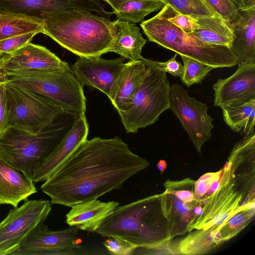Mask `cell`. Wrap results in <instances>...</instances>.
Here are the masks:
<instances>
[{
  "mask_svg": "<svg viewBox=\"0 0 255 255\" xmlns=\"http://www.w3.org/2000/svg\"><path fill=\"white\" fill-rule=\"evenodd\" d=\"M117 136L86 140L41 186L52 204L71 207L122 188L149 165Z\"/></svg>",
  "mask_w": 255,
  "mask_h": 255,
  "instance_id": "cell-1",
  "label": "cell"
},
{
  "mask_svg": "<svg viewBox=\"0 0 255 255\" xmlns=\"http://www.w3.org/2000/svg\"><path fill=\"white\" fill-rule=\"evenodd\" d=\"M41 18L44 34L79 57H100L116 39L114 22L89 11L44 12Z\"/></svg>",
  "mask_w": 255,
  "mask_h": 255,
  "instance_id": "cell-2",
  "label": "cell"
},
{
  "mask_svg": "<svg viewBox=\"0 0 255 255\" xmlns=\"http://www.w3.org/2000/svg\"><path fill=\"white\" fill-rule=\"evenodd\" d=\"M95 232L149 251L166 247L172 239L162 213L160 194L118 206Z\"/></svg>",
  "mask_w": 255,
  "mask_h": 255,
  "instance_id": "cell-3",
  "label": "cell"
},
{
  "mask_svg": "<svg viewBox=\"0 0 255 255\" xmlns=\"http://www.w3.org/2000/svg\"><path fill=\"white\" fill-rule=\"evenodd\" d=\"M64 112L37 133L9 127L0 136V156L32 181L38 168L73 125L76 116Z\"/></svg>",
  "mask_w": 255,
  "mask_h": 255,
  "instance_id": "cell-4",
  "label": "cell"
},
{
  "mask_svg": "<svg viewBox=\"0 0 255 255\" xmlns=\"http://www.w3.org/2000/svg\"><path fill=\"white\" fill-rule=\"evenodd\" d=\"M142 30L149 41L177 54L213 67H232L238 59L231 48L205 43L191 33H186L171 23L160 11L142 21Z\"/></svg>",
  "mask_w": 255,
  "mask_h": 255,
  "instance_id": "cell-5",
  "label": "cell"
},
{
  "mask_svg": "<svg viewBox=\"0 0 255 255\" xmlns=\"http://www.w3.org/2000/svg\"><path fill=\"white\" fill-rule=\"evenodd\" d=\"M5 81L19 85L75 115L85 114L83 86L68 66L50 71H25L0 74Z\"/></svg>",
  "mask_w": 255,
  "mask_h": 255,
  "instance_id": "cell-6",
  "label": "cell"
},
{
  "mask_svg": "<svg viewBox=\"0 0 255 255\" xmlns=\"http://www.w3.org/2000/svg\"><path fill=\"white\" fill-rule=\"evenodd\" d=\"M149 69L143 82L131 101L119 113L127 133H136L139 128L150 126L169 109L170 85L166 73L148 59Z\"/></svg>",
  "mask_w": 255,
  "mask_h": 255,
  "instance_id": "cell-7",
  "label": "cell"
},
{
  "mask_svg": "<svg viewBox=\"0 0 255 255\" xmlns=\"http://www.w3.org/2000/svg\"><path fill=\"white\" fill-rule=\"evenodd\" d=\"M4 81L9 127L37 133L50 126L65 112L37 93L17 84Z\"/></svg>",
  "mask_w": 255,
  "mask_h": 255,
  "instance_id": "cell-8",
  "label": "cell"
},
{
  "mask_svg": "<svg viewBox=\"0 0 255 255\" xmlns=\"http://www.w3.org/2000/svg\"><path fill=\"white\" fill-rule=\"evenodd\" d=\"M49 200H25L13 207L0 222V255H11L19 249L30 232L44 221L51 210Z\"/></svg>",
  "mask_w": 255,
  "mask_h": 255,
  "instance_id": "cell-9",
  "label": "cell"
},
{
  "mask_svg": "<svg viewBox=\"0 0 255 255\" xmlns=\"http://www.w3.org/2000/svg\"><path fill=\"white\" fill-rule=\"evenodd\" d=\"M170 109L186 131L196 150L201 153L203 144L211 138L214 119L208 114L205 103L190 97L179 84L170 86Z\"/></svg>",
  "mask_w": 255,
  "mask_h": 255,
  "instance_id": "cell-10",
  "label": "cell"
},
{
  "mask_svg": "<svg viewBox=\"0 0 255 255\" xmlns=\"http://www.w3.org/2000/svg\"><path fill=\"white\" fill-rule=\"evenodd\" d=\"M44 222L39 223L30 232L17 252L29 255H73L74 250L81 248L79 245L81 240L77 236L78 228L70 226L53 231L49 230Z\"/></svg>",
  "mask_w": 255,
  "mask_h": 255,
  "instance_id": "cell-11",
  "label": "cell"
},
{
  "mask_svg": "<svg viewBox=\"0 0 255 255\" xmlns=\"http://www.w3.org/2000/svg\"><path fill=\"white\" fill-rule=\"evenodd\" d=\"M124 60L122 56L113 59H106L101 56L79 57L71 68L83 86L97 89L111 101Z\"/></svg>",
  "mask_w": 255,
  "mask_h": 255,
  "instance_id": "cell-12",
  "label": "cell"
},
{
  "mask_svg": "<svg viewBox=\"0 0 255 255\" xmlns=\"http://www.w3.org/2000/svg\"><path fill=\"white\" fill-rule=\"evenodd\" d=\"M73 9L105 12L104 5L99 0H0V12L40 18L44 12Z\"/></svg>",
  "mask_w": 255,
  "mask_h": 255,
  "instance_id": "cell-13",
  "label": "cell"
},
{
  "mask_svg": "<svg viewBox=\"0 0 255 255\" xmlns=\"http://www.w3.org/2000/svg\"><path fill=\"white\" fill-rule=\"evenodd\" d=\"M214 105L220 108L255 98V63L238 65L236 71L213 86Z\"/></svg>",
  "mask_w": 255,
  "mask_h": 255,
  "instance_id": "cell-14",
  "label": "cell"
},
{
  "mask_svg": "<svg viewBox=\"0 0 255 255\" xmlns=\"http://www.w3.org/2000/svg\"><path fill=\"white\" fill-rule=\"evenodd\" d=\"M68 65L46 47L29 42L11 54L6 55L2 62L0 74L50 71Z\"/></svg>",
  "mask_w": 255,
  "mask_h": 255,
  "instance_id": "cell-15",
  "label": "cell"
},
{
  "mask_svg": "<svg viewBox=\"0 0 255 255\" xmlns=\"http://www.w3.org/2000/svg\"><path fill=\"white\" fill-rule=\"evenodd\" d=\"M89 125L85 114L76 116L71 128L36 172L33 182L45 181L84 141L87 139Z\"/></svg>",
  "mask_w": 255,
  "mask_h": 255,
  "instance_id": "cell-16",
  "label": "cell"
},
{
  "mask_svg": "<svg viewBox=\"0 0 255 255\" xmlns=\"http://www.w3.org/2000/svg\"><path fill=\"white\" fill-rule=\"evenodd\" d=\"M37 192L33 182L0 156V205L17 207Z\"/></svg>",
  "mask_w": 255,
  "mask_h": 255,
  "instance_id": "cell-17",
  "label": "cell"
},
{
  "mask_svg": "<svg viewBox=\"0 0 255 255\" xmlns=\"http://www.w3.org/2000/svg\"><path fill=\"white\" fill-rule=\"evenodd\" d=\"M199 202L200 200L184 202L172 194H160L162 211L171 239L194 229L197 216L195 209Z\"/></svg>",
  "mask_w": 255,
  "mask_h": 255,
  "instance_id": "cell-18",
  "label": "cell"
},
{
  "mask_svg": "<svg viewBox=\"0 0 255 255\" xmlns=\"http://www.w3.org/2000/svg\"><path fill=\"white\" fill-rule=\"evenodd\" d=\"M148 69L147 59L143 57L124 63L111 101L118 113L124 111L129 105Z\"/></svg>",
  "mask_w": 255,
  "mask_h": 255,
  "instance_id": "cell-19",
  "label": "cell"
},
{
  "mask_svg": "<svg viewBox=\"0 0 255 255\" xmlns=\"http://www.w3.org/2000/svg\"><path fill=\"white\" fill-rule=\"evenodd\" d=\"M119 205L115 201L105 202L97 199L78 203L66 215V223L80 230L95 232Z\"/></svg>",
  "mask_w": 255,
  "mask_h": 255,
  "instance_id": "cell-20",
  "label": "cell"
},
{
  "mask_svg": "<svg viewBox=\"0 0 255 255\" xmlns=\"http://www.w3.org/2000/svg\"><path fill=\"white\" fill-rule=\"evenodd\" d=\"M230 24L235 36L231 48L238 65L255 63V7L240 10L238 19Z\"/></svg>",
  "mask_w": 255,
  "mask_h": 255,
  "instance_id": "cell-21",
  "label": "cell"
},
{
  "mask_svg": "<svg viewBox=\"0 0 255 255\" xmlns=\"http://www.w3.org/2000/svg\"><path fill=\"white\" fill-rule=\"evenodd\" d=\"M114 22L116 39L109 52L120 55L125 59L135 60L142 57L141 50L146 42L139 28L128 21L117 20Z\"/></svg>",
  "mask_w": 255,
  "mask_h": 255,
  "instance_id": "cell-22",
  "label": "cell"
},
{
  "mask_svg": "<svg viewBox=\"0 0 255 255\" xmlns=\"http://www.w3.org/2000/svg\"><path fill=\"white\" fill-rule=\"evenodd\" d=\"M198 27L192 34L200 40L209 44L231 48L235 36L229 22L219 16L197 19Z\"/></svg>",
  "mask_w": 255,
  "mask_h": 255,
  "instance_id": "cell-23",
  "label": "cell"
},
{
  "mask_svg": "<svg viewBox=\"0 0 255 255\" xmlns=\"http://www.w3.org/2000/svg\"><path fill=\"white\" fill-rule=\"evenodd\" d=\"M221 108L225 123L233 131L245 135L255 132V98Z\"/></svg>",
  "mask_w": 255,
  "mask_h": 255,
  "instance_id": "cell-24",
  "label": "cell"
},
{
  "mask_svg": "<svg viewBox=\"0 0 255 255\" xmlns=\"http://www.w3.org/2000/svg\"><path fill=\"white\" fill-rule=\"evenodd\" d=\"M29 32L44 34L41 18L20 14L0 12V41Z\"/></svg>",
  "mask_w": 255,
  "mask_h": 255,
  "instance_id": "cell-25",
  "label": "cell"
},
{
  "mask_svg": "<svg viewBox=\"0 0 255 255\" xmlns=\"http://www.w3.org/2000/svg\"><path fill=\"white\" fill-rule=\"evenodd\" d=\"M164 5L161 0H129L122 3L113 13L118 20L135 23L142 22L147 15L161 9Z\"/></svg>",
  "mask_w": 255,
  "mask_h": 255,
  "instance_id": "cell-26",
  "label": "cell"
},
{
  "mask_svg": "<svg viewBox=\"0 0 255 255\" xmlns=\"http://www.w3.org/2000/svg\"><path fill=\"white\" fill-rule=\"evenodd\" d=\"M178 12L197 19L198 18L218 16L205 0H161Z\"/></svg>",
  "mask_w": 255,
  "mask_h": 255,
  "instance_id": "cell-27",
  "label": "cell"
},
{
  "mask_svg": "<svg viewBox=\"0 0 255 255\" xmlns=\"http://www.w3.org/2000/svg\"><path fill=\"white\" fill-rule=\"evenodd\" d=\"M183 62L184 72L181 80L187 87L201 83L214 68L188 57L180 56Z\"/></svg>",
  "mask_w": 255,
  "mask_h": 255,
  "instance_id": "cell-28",
  "label": "cell"
},
{
  "mask_svg": "<svg viewBox=\"0 0 255 255\" xmlns=\"http://www.w3.org/2000/svg\"><path fill=\"white\" fill-rule=\"evenodd\" d=\"M195 181L190 178L180 181L168 180L164 183L165 192L172 194L184 202L198 200L195 198L194 189Z\"/></svg>",
  "mask_w": 255,
  "mask_h": 255,
  "instance_id": "cell-29",
  "label": "cell"
},
{
  "mask_svg": "<svg viewBox=\"0 0 255 255\" xmlns=\"http://www.w3.org/2000/svg\"><path fill=\"white\" fill-rule=\"evenodd\" d=\"M160 11L167 20L186 33H192L198 27L197 19L178 12L168 4H165Z\"/></svg>",
  "mask_w": 255,
  "mask_h": 255,
  "instance_id": "cell-30",
  "label": "cell"
},
{
  "mask_svg": "<svg viewBox=\"0 0 255 255\" xmlns=\"http://www.w3.org/2000/svg\"><path fill=\"white\" fill-rule=\"evenodd\" d=\"M215 13L230 24L240 16V10L232 0H205Z\"/></svg>",
  "mask_w": 255,
  "mask_h": 255,
  "instance_id": "cell-31",
  "label": "cell"
},
{
  "mask_svg": "<svg viewBox=\"0 0 255 255\" xmlns=\"http://www.w3.org/2000/svg\"><path fill=\"white\" fill-rule=\"evenodd\" d=\"M37 34L36 32H29L0 40V53L11 54L30 42L33 37Z\"/></svg>",
  "mask_w": 255,
  "mask_h": 255,
  "instance_id": "cell-32",
  "label": "cell"
},
{
  "mask_svg": "<svg viewBox=\"0 0 255 255\" xmlns=\"http://www.w3.org/2000/svg\"><path fill=\"white\" fill-rule=\"evenodd\" d=\"M108 238L103 242V245L111 254L131 255L137 249L135 246L123 240L114 237Z\"/></svg>",
  "mask_w": 255,
  "mask_h": 255,
  "instance_id": "cell-33",
  "label": "cell"
},
{
  "mask_svg": "<svg viewBox=\"0 0 255 255\" xmlns=\"http://www.w3.org/2000/svg\"><path fill=\"white\" fill-rule=\"evenodd\" d=\"M222 172V170H220L217 172L206 173L195 181L194 193L197 200H200V198L207 193L212 182L220 178Z\"/></svg>",
  "mask_w": 255,
  "mask_h": 255,
  "instance_id": "cell-34",
  "label": "cell"
},
{
  "mask_svg": "<svg viewBox=\"0 0 255 255\" xmlns=\"http://www.w3.org/2000/svg\"><path fill=\"white\" fill-rule=\"evenodd\" d=\"M8 127L5 81L0 77V136Z\"/></svg>",
  "mask_w": 255,
  "mask_h": 255,
  "instance_id": "cell-35",
  "label": "cell"
},
{
  "mask_svg": "<svg viewBox=\"0 0 255 255\" xmlns=\"http://www.w3.org/2000/svg\"><path fill=\"white\" fill-rule=\"evenodd\" d=\"M177 53L168 60L165 62H158L155 61L156 64L162 71L165 73H169L174 77L181 78L183 72L184 67L181 63L176 59Z\"/></svg>",
  "mask_w": 255,
  "mask_h": 255,
  "instance_id": "cell-36",
  "label": "cell"
},
{
  "mask_svg": "<svg viewBox=\"0 0 255 255\" xmlns=\"http://www.w3.org/2000/svg\"><path fill=\"white\" fill-rule=\"evenodd\" d=\"M232 1L240 10L255 7V0H232Z\"/></svg>",
  "mask_w": 255,
  "mask_h": 255,
  "instance_id": "cell-37",
  "label": "cell"
},
{
  "mask_svg": "<svg viewBox=\"0 0 255 255\" xmlns=\"http://www.w3.org/2000/svg\"><path fill=\"white\" fill-rule=\"evenodd\" d=\"M104 1L109 4L112 7L113 11L118 9L120 5L125 1L129 0H103Z\"/></svg>",
  "mask_w": 255,
  "mask_h": 255,
  "instance_id": "cell-38",
  "label": "cell"
},
{
  "mask_svg": "<svg viewBox=\"0 0 255 255\" xmlns=\"http://www.w3.org/2000/svg\"><path fill=\"white\" fill-rule=\"evenodd\" d=\"M165 164H166V163L163 160L160 161L158 163V168L161 171H163L165 169L166 165L164 166Z\"/></svg>",
  "mask_w": 255,
  "mask_h": 255,
  "instance_id": "cell-39",
  "label": "cell"
},
{
  "mask_svg": "<svg viewBox=\"0 0 255 255\" xmlns=\"http://www.w3.org/2000/svg\"><path fill=\"white\" fill-rule=\"evenodd\" d=\"M6 54H0V72L1 68V63L2 62V60L4 59V58L5 57V56H6Z\"/></svg>",
  "mask_w": 255,
  "mask_h": 255,
  "instance_id": "cell-40",
  "label": "cell"
},
{
  "mask_svg": "<svg viewBox=\"0 0 255 255\" xmlns=\"http://www.w3.org/2000/svg\"><path fill=\"white\" fill-rule=\"evenodd\" d=\"M0 54H1V53H0Z\"/></svg>",
  "mask_w": 255,
  "mask_h": 255,
  "instance_id": "cell-41",
  "label": "cell"
},
{
  "mask_svg": "<svg viewBox=\"0 0 255 255\" xmlns=\"http://www.w3.org/2000/svg\"></svg>",
  "mask_w": 255,
  "mask_h": 255,
  "instance_id": "cell-42",
  "label": "cell"
}]
</instances>
